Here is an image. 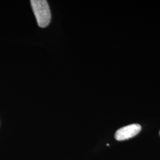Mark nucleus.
<instances>
[{
    "label": "nucleus",
    "instance_id": "nucleus-1",
    "mask_svg": "<svg viewBox=\"0 0 160 160\" xmlns=\"http://www.w3.org/2000/svg\"><path fill=\"white\" fill-rule=\"evenodd\" d=\"M30 3L38 26L44 28L51 22V14L49 6L46 0H32Z\"/></svg>",
    "mask_w": 160,
    "mask_h": 160
},
{
    "label": "nucleus",
    "instance_id": "nucleus-2",
    "mask_svg": "<svg viewBox=\"0 0 160 160\" xmlns=\"http://www.w3.org/2000/svg\"><path fill=\"white\" fill-rule=\"evenodd\" d=\"M141 130V126L139 124H131L118 129L115 133L114 137L118 141H124L134 137Z\"/></svg>",
    "mask_w": 160,
    "mask_h": 160
},
{
    "label": "nucleus",
    "instance_id": "nucleus-3",
    "mask_svg": "<svg viewBox=\"0 0 160 160\" xmlns=\"http://www.w3.org/2000/svg\"></svg>",
    "mask_w": 160,
    "mask_h": 160
}]
</instances>
